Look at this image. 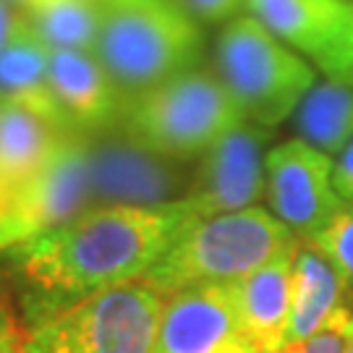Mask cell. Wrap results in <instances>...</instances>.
<instances>
[{
	"label": "cell",
	"instance_id": "6da1fadb",
	"mask_svg": "<svg viewBox=\"0 0 353 353\" xmlns=\"http://www.w3.org/2000/svg\"><path fill=\"white\" fill-rule=\"evenodd\" d=\"M194 220L199 217L189 199L157 207H92L63 228L11 249L32 296L34 322L97 290L147 278Z\"/></svg>",
	"mask_w": 353,
	"mask_h": 353
},
{
	"label": "cell",
	"instance_id": "7a4b0ae2",
	"mask_svg": "<svg viewBox=\"0 0 353 353\" xmlns=\"http://www.w3.org/2000/svg\"><path fill=\"white\" fill-rule=\"evenodd\" d=\"M94 55L123 97H137L196 68L202 32L176 0H97Z\"/></svg>",
	"mask_w": 353,
	"mask_h": 353
},
{
	"label": "cell",
	"instance_id": "3957f363",
	"mask_svg": "<svg viewBox=\"0 0 353 353\" xmlns=\"http://www.w3.org/2000/svg\"><path fill=\"white\" fill-rule=\"evenodd\" d=\"M296 241L288 228L262 207L210 214L183 228L141 280L165 296L194 285H225L272 262Z\"/></svg>",
	"mask_w": 353,
	"mask_h": 353
},
{
	"label": "cell",
	"instance_id": "277c9868",
	"mask_svg": "<svg viewBox=\"0 0 353 353\" xmlns=\"http://www.w3.org/2000/svg\"><path fill=\"white\" fill-rule=\"evenodd\" d=\"M241 121L246 118L217 74L191 68L128 97L118 126L152 152L186 163L204 157Z\"/></svg>",
	"mask_w": 353,
	"mask_h": 353
},
{
	"label": "cell",
	"instance_id": "5b68a950",
	"mask_svg": "<svg viewBox=\"0 0 353 353\" xmlns=\"http://www.w3.org/2000/svg\"><path fill=\"white\" fill-rule=\"evenodd\" d=\"M165 299L147 280L97 290L34 322L26 353H152Z\"/></svg>",
	"mask_w": 353,
	"mask_h": 353
},
{
	"label": "cell",
	"instance_id": "8992f818",
	"mask_svg": "<svg viewBox=\"0 0 353 353\" xmlns=\"http://www.w3.org/2000/svg\"><path fill=\"white\" fill-rule=\"evenodd\" d=\"M214 63L241 115L267 128L283 123L314 87L312 65L252 16L233 19L220 32Z\"/></svg>",
	"mask_w": 353,
	"mask_h": 353
},
{
	"label": "cell",
	"instance_id": "52a82bcc",
	"mask_svg": "<svg viewBox=\"0 0 353 353\" xmlns=\"http://www.w3.org/2000/svg\"><path fill=\"white\" fill-rule=\"evenodd\" d=\"M92 210L89 137L68 131L50 160L11 191L0 214V252L63 228Z\"/></svg>",
	"mask_w": 353,
	"mask_h": 353
},
{
	"label": "cell",
	"instance_id": "ba28073f",
	"mask_svg": "<svg viewBox=\"0 0 353 353\" xmlns=\"http://www.w3.org/2000/svg\"><path fill=\"white\" fill-rule=\"evenodd\" d=\"M87 137L92 207H157L189 194L183 163L152 152L121 126Z\"/></svg>",
	"mask_w": 353,
	"mask_h": 353
},
{
	"label": "cell",
	"instance_id": "9c48e42d",
	"mask_svg": "<svg viewBox=\"0 0 353 353\" xmlns=\"http://www.w3.org/2000/svg\"><path fill=\"white\" fill-rule=\"evenodd\" d=\"M265 196L280 223L301 243L345 210L332 186V157L303 139L283 141L267 154Z\"/></svg>",
	"mask_w": 353,
	"mask_h": 353
},
{
	"label": "cell",
	"instance_id": "30bf717a",
	"mask_svg": "<svg viewBox=\"0 0 353 353\" xmlns=\"http://www.w3.org/2000/svg\"><path fill=\"white\" fill-rule=\"evenodd\" d=\"M252 19L306 55L330 81L353 84L351 0H243Z\"/></svg>",
	"mask_w": 353,
	"mask_h": 353
},
{
	"label": "cell",
	"instance_id": "8fae6325",
	"mask_svg": "<svg viewBox=\"0 0 353 353\" xmlns=\"http://www.w3.org/2000/svg\"><path fill=\"white\" fill-rule=\"evenodd\" d=\"M267 141V126L241 121L204 154L189 194L183 196L196 217L256 207V199L265 194Z\"/></svg>",
	"mask_w": 353,
	"mask_h": 353
},
{
	"label": "cell",
	"instance_id": "7c38bea8",
	"mask_svg": "<svg viewBox=\"0 0 353 353\" xmlns=\"http://www.w3.org/2000/svg\"><path fill=\"white\" fill-rule=\"evenodd\" d=\"M241 338L225 285H194L165 299L152 353H214Z\"/></svg>",
	"mask_w": 353,
	"mask_h": 353
},
{
	"label": "cell",
	"instance_id": "4fadbf2b",
	"mask_svg": "<svg viewBox=\"0 0 353 353\" xmlns=\"http://www.w3.org/2000/svg\"><path fill=\"white\" fill-rule=\"evenodd\" d=\"M50 87L74 131L100 134L121 123L126 97L94 52L50 48Z\"/></svg>",
	"mask_w": 353,
	"mask_h": 353
},
{
	"label": "cell",
	"instance_id": "5bb4252c",
	"mask_svg": "<svg viewBox=\"0 0 353 353\" xmlns=\"http://www.w3.org/2000/svg\"><path fill=\"white\" fill-rule=\"evenodd\" d=\"M301 241L290 243L272 262L228 283L241 338L262 353H283L290 314V270Z\"/></svg>",
	"mask_w": 353,
	"mask_h": 353
},
{
	"label": "cell",
	"instance_id": "9a60e30c",
	"mask_svg": "<svg viewBox=\"0 0 353 353\" xmlns=\"http://www.w3.org/2000/svg\"><path fill=\"white\" fill-rule=\"evenodd\" d=\"M0 102H16L52 126L74 131L50 87V45L21 13L13 37L0 50Z\"/></svg>",
	"mask_w": 353,
	"mask_h": 353
},
{
	"label": "cell",
	"instance_id": "2e32d148",
	"mask_svg": "<svg viewBox=\"0 0 353 353\" xmlns=\"http://www.w3.org/2000/svg\"><path fill=\"white\" fill-rule=\"evenodd\" d=\"M345 290H348L345 280L327 256L309 243H299L290 270V314L285 348L312 338L330 316L343 309Z\"/></svg>",
	"mask_w": 353,
	"mask_h": 353
},
{
	"label": "cell",
	"instance_id": "e0dca14e",
	"mask_svg": "<svg viewBox=\"0 0 353 353\" xmlns=\"http://www.w3.org/2000/svg\"><path fill=\"white\" fill-rule=\"evenodd\" d=\"M65 134L16 102H0V186L13 191L34 176Z\"/></svg>",
	"mask_w": 353,
	"mask_h": 353
},
{
	"label": "cell",
	"instance_id": "ac0fdd59",
	"mask_svg": "<svg viewBox=\"0 0 353 353\" xmlns=\"http://www.w3.org/2000/svg\"><path fill=\"white\" fill-rule=\"evenodd\" d=\"M296 131L327 157L341 154L353 141V84H314L296 108Z\"/></svg>",
	"mask_w": 353,
	"mask_h": 353
},
{
	"label": "cell",
	"instance_id": "d6986e66",
	"mask_svg": "<svg viewBox=\"0 0 353 353\" xmlns=\"http://www.w3.org/2000/svg\"><path fill=\"white\" fill-rule=\"evenodd\" d=\"M24 13L50 48L94 50L100 29L97 0H29Z\"/></svg>",
	"mask_w": 353,
	"mask_h": 353
},
{
	"label": "cell",
	"instance_id": "ffe728a7",
	"mask_svg": "<svg viewBox=\"0 0 353 353\" xmlns=\"http://www.w3.org/2000/svg\"><path fill=\"white\" fill-rule=\"evenodd\" d=\"M306 243L325 254L343 275L345 285L353 290V210H343L325 230H319Z\"/></svg>",
	"mask_w": 353,
	"mask_h": 353
},
{
	"label": "cell",
	"instance_id": "44dd1931",
	"mask_svg": "<svg viewBox=\"0 0 353 353\" xmlns=\"http://www.w3.org/2000/svg\"><path fill=\"white\" fill-rule=\"evenodd\" d=\"M353 338V312L348 306L338 309L312 338L288 345L283 353H345Z\"/></svg>",
	"mask_w": 353,
	"mask_h": 353
},
{
	"label": "cell",
	"instance_id": "7402d4cb",
	"mask_svg": "<svg viewBox=\"0 0 353 353\" xmlns=\"http://www.w3.org/2000/svg\"><path fill=\"white\" fill-rule=\"evenodd\" d=\"M332 186H335L338 196L343 199V204L353 207V141L332 163Z\"/></svg>",
	"mask_w": 353,
	"mask_h": 353
},
{
	"label": "cell",
	"instance_id": "603a6c76",
	"mask_svg": "<svg viewBox=\"0 0 353 353\" xmlns=\"http://www.w3.org/2000/svg\"><path fill=\"white\" fill-rule=\"evenodd\" d=\"M186 8L204 21H223L243 8V0H186Z\"/></svg>",
	"mask_w": 353,
	"mask_h": 353
},
{
	"label": "cell",
	"instance_id": "cb8c5ba5",
	"mask_svg": "<svg viewBox=\"0 0 353 353\" xmlns=\"http://www.w3.org/2000/svg\"><path fill=\"white\" fill-rule=\"evenodd\" d=\"M0 353H26V332L0 303Z\"/></svg>",
	"mask_w": 353,
	"mask_h": 353
},
{
	"label": "cell",
	"instance_id": "d4e9b609",
	"mask_svg": "<svg viewBox=\"0 0 353 353\" xmlns=\"http://www.w3.org/2000/svg\"><path fill=\"white\" fill-rule=\"evenodd\" d=\"M21 13H24V8L13 6L11 0H0V50H3V48L8 45V39L13 37Z\"/></svg>",
	"mask_w": 353,
	"mask_h": 353
},
{
	"label": "cell",
	"instance_id": "484cf974",
	"mask_svg": "<svg viewBox=\"0 0 353 353\" xmlns=\"http://www.w3.org/2000/svg\"><path fill=\"white\" fill-rule=\"evenodd\" d=\"M214 353H262V351H256L252 343L249 341H243V338H236V341H228L225 345H220Z\"/></svg>",
	"mask_w": 353,
	"mask_h": 353
},
{
	"label": "cell",
	"instance_id": "4316f807",
	"mask_svg": "<svg viewBox=\"0 0 353 353\" xmlns=\"http://www.w3.org/2000/svg\"><path fill=\"white\" fill-rule=\"evenodd\" d=\"M8 196H11V191L3 189V186H0V214H3V210H6V204H8Z\"/></svg>",
	"mask_w": 353,
	"mask_h": 353
},
{
	"label": "cell",
	"instance_id": "83f0119b",
	"mask_svg": "<svg viewBox=\"0 0 353 353\" xmlns=\"http://www.w3.org/2000/svg\"><path fill=\"white\" fill-rule=\"evenodd\" d=\"M13 6H19V8H26L29 6V0H11Z\"/></svg>",
	"mask_w": 353,
	"mask_h": 353
},
{
	"label": "cell",
	"instance_id": "f1b7e54d",
	"mask_svg": "<svg viewBox=\"0 0 353 353\" xmlns=\"http://www.w3.org/2000/svg\"><path fill=\"white\" fill-rule=\"evenodd\" d=\"M345 353H353V338H351V343H348V351Z\"/></svg>",
	"mask_w": 353,
	"mask_h": 353
},
{
	"label": "cell",
	"instance_id": "f546056e",
	"mask_svg": "<svg viewBox=\"0 0 353 353\" xmlns=\"http://www.w3.org/2000/svg\"><path fill=\"white\" fill-rule=\"evenodd\" d=\"M351 6H353V0H351Z\"/></svg>",
	"mask_w": 353,
	"mask_h": 353
}]
</instances>
